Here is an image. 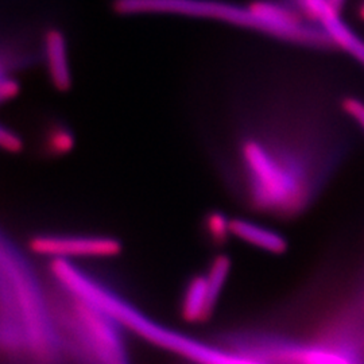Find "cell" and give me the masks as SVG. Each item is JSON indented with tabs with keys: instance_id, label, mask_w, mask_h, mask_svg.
<instances>
[{
	"instance_id": "cell-15",
	"label": "cell",
	"mask_w": 364,
	"mask_h": 364,
	"mask_svg": "<svg viewBox=\"0 0 364 364\" xmlns=\"http://www.w3.org/2000/svg\"><path fill=\"white\" fill-rule=\"evenodd\" d=\"M21 93V82L16 78L9 75L6 70L1 73V82H0V97L1 102L14 100Z\"/></svg>"
},
{
	"instance_id": "cell-10",
	"label": "cell",
	"mask_w": 364,
	"mask_h": 364,
	"mask_svg": "<svg viewBox=\"0 0 364 364\" xmlns=\"http://www.w3.org/2000/svg\"><path fill=\"white\" fill-rule=\"evenodd\" d=\"M231 232L236 239L270 254L281 255L287 250V240L284 235L255 221L235 218L231 221Z\"/></svg>"
},
{
	"instance_id": "cell-5",
	"label": "cell",
	"mask_w": 364,
	"mask_h": 364,
	"mask_svg": "<svg viewBox=\"0 0 364 364\" xmlns=\"http://www.w3.org/2000/svg\"><path fill=\"white\" fill-rule=\"evenodd\" d=\"M123 15H174L205 19L258 33V22L250 3L242 6L230 0H115Z\"/></svg>"
},
{
	"instance_id": "cell-16",
	"label": "cell",
	"mask_w": 364,
	"mask_h": 364,
	"mask_svg": "<svg viewBox=\"0 0 364 364\" xmlns=\"http://www.w3.org/2000/svg\"><path fill=\"white\" fill-rule=\"evenodd\" d=\"M360 15H362V18L364 19V3L363 6H362V9H360Z\"/></svg>"
},
{
	"instance_id": "cell-9",
	"label": "cell",
	"mask_w": 364,
	"mask_h": 364,
	"mask_svg": "<svg viewBox=\"0 0 364 364\" xmlns=\"http://www.w3.org/2000/svg\"><path fill=\"white\" fill-rule=\"evenodd\" d=\"M219 297L210 287L205 274L196 275L183 290L181 301L182 318L189 324L207 321L216 308Z\"/></svg>"
},
{
	"instance_id": "cell-2",
	"label": "cell",
	"mask_w": 364,
	"mask_h": 364,
	"mask_svg": "<svg viewBox=\"0 0 364 364\" xmlns=\"http://www.w3.org/2000/svg\"><path fill=\"white\" fill-rule=\"evenodd\" d=\"M50 274L66 294L103 311L124 331L193 364H266L239 351H227L164 326L149 317L111 287L85 273L72 260L52 259Z\"/></svg>"
},
{
	"instance_id": "cell-14",
	"label": "cell",
	"mask_w": 364,
	"mask_h": 364,
	"mask_svg": "<svg viewBox=\"0 0 364 364\" xmlns=\"http://www.w3.org/2000/svg\"><path fill=\"white\" fill-rule=\"evenodd\" d=\"M0 146L4 151L10 154H18L23 150L25 144L22 136L16 131H14L7 126H3L0 129Z\"/></svg>"
},
{
	"instance_id": "cell-4",
	"label": "cell",
	"mask_w": 364,
	"mask_h": 364,
	"mask_svg": "<svg viewBox=\"0 0 364 364\" xmlns=\"http://www.w3.org/2000/svg\"><path fill=\"white\" fill-rule=\"evenodd\" d=\"M64 294L55 321L78 356L87 364H131L122 326L103 311Z\"/></svg>"
},
{
	"instance_id": "cell-6",
	"label": "cell",
	"mask_w": 364,
	"mask_h": 364,
	"mask_svg": "<svg viewBox=\"0 0 364 364\" xmlns=\"http://www.w3.org/2000/svg\"><path fill=\"white\" fill-rule=\"evenodd\" d=\"M28 250L50 260L107 259L122 252V243L105 235L41 234L28 240Z\"/></svg>"
},
{
	"instance_id": "cell-12",
	"label": "cell",
	"mask_w": 364,
	"mask_h": 364,
	"mask_svg": "<svg viewBox=\"0 0 364 364\" xmlns=\"http://www.w3.org/2000/svg\"><path fill=\"white\" fill-rule=\"evenodd\" d=\"M231 221L225 213H223L220 210H212L205 216L204 225H205V231L209 236V239L215 243V245H224L228 242V239L232 236L231 232Z\"/></svg>"
},
{
	"instance_id": "cell-11",
	"label": "cell",
	"mask_w": 364,
	"mask_h": 364,
	"mask_svg": "<svg viewBox=\"0 0 364 364\" xmlns=\"http://www.w3.org/2000/svg\"><path fill=\"white\" fill-rule=\"evenodd\" d=\"M75 144L73 132L61 124L53 126L45 136V147L53 156H65L75 149Z\"/></svg>"
},
{
	"instance_id": "cell-7",
	"label": "cell",
	"mask_w": 364,
	"mask_h": 364,
	"mask_svg": "<svg viewBox=\"0 0 364 364\" xmlns=\"http://www.w3.org/2000/svg\"><path fill=\"white\" fill-rule=\"evenodd\" d=\"M313 23L318 25L331 39L333 48L348 54L364 68V39L341 18L331 0H291Z\"/></svg>"
},
{
	"instance_id": "cell-8",
	"label": "cell",
	"mask_w": 364,
	"mask_h": 364,
	"mask_svg": "<svg viewBox=\"0 0 364 364\" xmlns=\"http://www.w3.org/2000/svg\"><path fill=\"white\" fill-rule=\"evenodd\" d=\"M43 58L53 87L60 92L72 88V72L65 36L58 28H49L43 34Z\"/></svg>"
},
{
	"instance_id": "cell-1",
	"label": "cell",
	"mask_w": 364,
	"mask_h": 364,
	"mask_svg": "<svg viewBox=\"0 0 364 364\" xmlns=\"http://www.w3.org/2000/svg\"><path fill=\"white\" fill-rule=\"evenodd\" d=\"M1 323L4 353L27 356L34 364H55L61 335L37 277L13 243L1 242Z\"/></svg>"
},
{
	"instance_id": "cell-13",
	"label": "cell",
	"mask_w": 364,
	"mask_h": 364,
	"mask_svg": "<svg viewBox=\"0 0 364 364\" xmlns=\"http://www.w3.org/2000/svg\"><path fill=\"white\" fill-rule=\"evenodd\" d=\"M344 114L364 132V100L356 96H348L341 102Z\"/></svg>"
},
{
	"instance_id": "cell-3",
	"label": "cell",
	"mask_w": 364,
	"mask_h": 364,
	"mask_svg": "<svg viewBox=\"0 0 364 364\" xmlns=\"http://www.w3.org/2000/svg\"><path fill=\"white\" fill-rule=\"evenodd\" d=\"M239 159L254 207L291 216L311 203L316 186L312 161L297 149L250 136L239 147Z\"/></svg>"
}]
</instances>
